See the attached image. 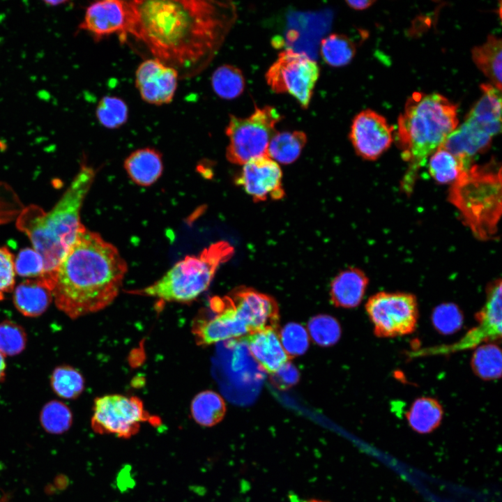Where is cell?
<instances>
[{
  "mask_svg": "<svg viewBox=\"0 0 502 502\" xmlns=\"http://www.w3.org/2000/svg\"><path fill=\"white\" fill-rule=\"evenodd\" d=\"M127 270L114 245L84 228L56 271L55 304L72 319L100 311L119 294Z\"/></svg>",
  "mask_w": 502,
  "mask_h": 502,
  "instance_id": "2",
  "label": "cell"
},
{
  "mask_svg": "<svg viewBox=\"0 0 502 502\" xmlns=\"http://www.w3.org/2000/svg\"><path fill=\"white\" fill-rule=\"evenodd\" d=\"M271 374L273 383L281 389H286L295 385L299 379L297 369L289 361Z\"/></svg>",
  "mask_w": 502,
  "mask_h": 502,
  "instance_id": "41",
  "label": "cell"
},
{
  "mask_svg": "<svg viewBox=\"0 0 502 502\" xmlns=\"http://www.w3.org/2000/svg\"><path fill=\"white\" fill-rule=\"evenodd\" d=\"M365 310L379 337H395L412 333L416 328V297L405 292H379L372 296Z\"/></svg>",
  "mask_w": 502,
  "mask_h": 502,
  "instance_id": "10",
  "label": "cell"
},
{
  "mask_svg": "<svg viewBox=\"0 0 502 502\" xmlns=\"http://www.w3.org/2000/svg\"><path fill=\"white\" fill-rule=\"evenodd\" d=\"M307 328L312 340L319 346L333 345L341 335L338 321L328 315L320 314L312 317L308 322Z\"/></svg>",
  "mask_w": 502,
  "mask_h": 502,
  "instance_id": "35",
  "label": "cell"
},
{
  "mask_svg": "<svg viewBox=\"0 0 502 502\" xmlns=\"http://www.w3.org/2000/svg\"><path fill=\"white\" fill-rule=\"evenodd\" d=\"M14 264L15 273L21 277L36 279L41 277L44 273L43 259L33 248L20 250Z\"/></svg>",
  "mask_w": 502,
  "mask_h": 502,
  "instance_id": "39",
  "label": "cell"
},
{
  "mask_svg": "<svg viewBox=\"0 0 502 502\" xmlns=\"http://www.w3.org/2000/svg\"><path fill=\"white\" fill-rule=\"evenodd\" d=\"M375 1L371 0L347 1V4L353 9L360 10L371 6Z\"/></svg>",
  "mask_w": 502,
  "mask_h": 502,
  "instance_id": "42",
  "label": "cell"
},
{
  "mask_svg": "<svg viewBox=\"0 0 502 502\" xmlns=\"http://www.w3.org/2000/svg\"><path fill=\"white\" fill-rule=\"evenodd\" d=\"M443 417L441 404L435 398L429 397L415 400L406 413L409 426L420 434H428L436 429Z\"/></svg>",
  "mask_w": 502,
  "mask_h": 502,
  "instance_id": "24",
  "label": "cell"
},
{
  "mask_svg": "<svg viewBox=\"0 0 502 502\" xmlns=\"http://www.w3.org/2000/svg\"><path fill=\"white\" fill-rule=\"evenodd\" d=\"M210 308L212 315L197 318L192 324V332L197 344L208 346L248 334L229 296L213 297L210 301Z\"/></svg>",
  "mask_w": 502,
  "mask_h": 502,
  "instance_id": "11",
  "label": "cell"
},
{
  "mask_svg": "<svg viewBox=\"0 0 502 502\" xmlns=\"http://www.w3.org/2000/svg\"><path fill=\"white\" fill-rule=\"evenodd\" d=\"M40 421L43 429L52 434H61L70 429L73 423V414L64 403L52 400L42 409Z\"/></svg>",
  "mask_w": 502,
  "mask_h": 502,
  "instance_id": "34",
  "label": "cell"
},
{
  "mask_svg": "<svg viewBox=\"0 0 502 502\" xmlns=\"http://www.w3.org/2000/svg\"><path fill=\"white\" fill-rule=\"evenodd\" d=\"M492 140V137L465 121L446 138L440 147L451 153L470 167L473 157L487 151Z\"/></svg>",
  "mask_w": 502,
  "mask_h": 502,
  "instance_id": "18",
  "label": "cell"
},
{
  "mask_svg": "<svg viewBox=\"0 0 502 502\" xmlns=\"http://www.w3.org/2000/svg\"><path fill=\"white\" fill-rule=\"evenodd\" d=\"M96 116L105 128L116 129L126 123L128 119V107L119 97L105 96L98 102Z\"/></svg>",
  "mask_w": 502,
  "mask_h": 502,
  "instance_id": "33",
  "label": "cell"
},
{
  "mask_svg": "<svg viewBox=\"0 0 502 502\" xmlns=\"http://www.w3.org/2000/svg\"><path fill=\"white\" fill-rule=\"evenodd\" d=\"M246 339L252 355L267 372L274 373L289 361V357L282 347L277 330L250 333Z\"/></svg>",
  "mask_w": 502,
  "mask_h": 502,
  "instance_id": "20",
  "label": "cell"
},
{
  "mask_svg": "<svg viewBox=\"0 0 502 502\" xmlns=\"http://www.w3.org/2000/svg\"><path fill=\"white\" fill-rule=\"evenodd\" d=\"M1 186H2V185L1 184V185H0V192H1V191H2V190L6 187V185H4V186L3 187V188H1ZM6 201H6V200L1 201V200H0V224H1V223H3V222H7V221L10 220V218H12L13 216H14V215L16 214V213H17V212H15V211H6L5 210L6 207V208L10 207V206H1V203H4V202H6Z\"/></svg>",
  "mask_w": 502,
  "mask_h": 502,
  "instance_id": "43",
  "label": "cell"
},
{
  "mask_svg": "<svg viewBox=\"0 0 502 502\" xmlns=\"http://www.w3.org/2000/svg\"><path fill=\"white\" fill-rule=\"evenodd\" d=\"M306 142L303 131L277 132L269 142L267 155L277 163H292L301 155Z\"/></svg>",
  "mask_w": 502,
  "mask_h": 502,
  "instance_id": "27",
  "label": "cell"
},
{
  "mask_svg": "<svg viewBox=\"0 0 502 502\" xmlns=\"http://www.w3.org/2000/svg\"><path fill=\"white\" fill-rule=\"evenodd\" d=\"M282 116L273 107H256L248 117L231 115L225 129L229 143L226 150L227 160L243 165L248 161L268 156L269 142L277 132L276 124Z\"/></svg>",
  "mask_w": 502,
  "mask_h": 502,
  "instance_id": "7",
  "label": "cell"
},
{
  "mask_svg": "<svg viewBox=\"0 0 502 502\" xmlns=\"http://www.w3.org/2000/svg\"><path fill=\"white\" fill-rule=\"evenodd\" d=\"M14 257L6 247H0V301L13 290L15 282Z\"/></svg>",
  "mask_w": 502,
  "mask_h": 502,
  "instance_id": "40",
  "label": "cell"
},
{
  "mask_svg": "<svg viewBox=\"0 0 502 502\" xmlns=\"http://www.w3.org/2000/svg\"><path fill=\"white\" fill-rule=\"evenodd\" d=\"M472 57L477 67L501 91V39L489 35L485 43L472 50Z\"/></svg>",
  "mask_w": 502,
  "mask_h": 502,
  "instance_id": "25",
  "label": "cell"
},
{
  "mask_svg": "<svg viewBox=\"0 0 502 502\" xmlns=\"http://www.w3.org/2000/svg\"><path fill=\"white\" fill-rule=\"evenodd\" d=\"M448 199L476 237L492 238L501 213V166L492 162L470 167L452 183Z\"/></svg>",
  "mask_w": 502,
  "mask_h": 502,
  "instance_id": "5",
  "label": "cell"
},
{
  "mask_svg": "<svg viewBox=\"0 0 502 502\" xmlns=\"http://www.w3.org/2000/svg\"><path fill=\"white\" fill-rule=\"evenodd\" d=\"M471 366L476 375L485 381L496 380L501 376V350L496 342H489L476 347L471 358Z\"/></svg>",
  "mask_w": 502,
  "mask_h": 502,
  "instance_id": "28",
  "label": "cell"
},
{
  "mask_svg": "<svg viewBox=\"0 0 502 502\" xmlns=\"http://www.w3.org/2000/svg\"><path fill=\"white\" fill-rule=\"evenodd\" d=\"M26 342V333L20 325L8 320L0 323V352L4 356L20 353Z\"/></svg>",
  "mask_w": 502,
  "mask_h": 502,
  "instance_id": "38",
  "label": "cell"
},
{
  "mask_svg": "<svg viewBox=\"0 0 502 502\" xmlns=\"http://www.w3.org/2000/svg\"><path fill=\"white\" fill-rule=\"evenodd\" d=\"M367 284L368 278L360 269L349 268L342 271L331 282V301L337 307H355L360 303Z\"/></svg>",
  "mask_w": 502,
  "mask_h": 502,
  "instance_id": "21",
  "label": "cell"
},
{
  "mask_svg": "<svg viewBox=\"0 0 502 502\" xmlns=\"http://www.w3.org/2000/svg\"><path fill=\"white\" fill-rule=\"evenodd\" d=\"M6 364L4 356L0 352V382L5 378Z\"/></svg>",
  "mask_w": 502,
  "mask_h": 502,
  "instance_id": "44",
  "label": "cell"
},
{
  "mask_svg": "<svg viewBox=\"0 0 502 502\" xmlns=\"http://www.w3.org/2000/svg\"><path fill=\"white\" fill-rule=\"evenodd\" d=\"M52 299V289L40 278L25 280L15 287L13 293L15 307L29 317L42 314Z\"/></svg>",
  "mask_w": 502,
  "mask_h": 502,
  "instance_id": "22",
  "label": "cell"
},
{
  "mask_svg": "<svg viewBox=\"0 0 502 502\" xmlns=\"http://www.w3.org/2000/svg\"><path fill=\"white\" fill-rule=\"evenodd\" d=\"M356 51L355 44L344 34H330L321 40L320 45L324 61L333 67L347 65L354 57Z\"/></svg>",
  "mask_w": 502,
  "mask_h": 502,
  "instance_id": "31",
  "label": "cell"
},
{
  "mask_svg": "<svg viewBox=\"0 0 502 502\" xmlns=\"http://www.w3.org/2000/svg\"><path fill=\"white\" fill-rule=\"evenodd\" d=\"M145 422L156 425L160 420L150 415L137 397L112 394L94 400L91 426L96 434L128 439L137 434Z\"/></svg>",
  "mask_w": 502,
  "mask_h": 502,
  "instance_id": "8",
  "label": "cell"
},
{
  "mask_svg": "<svg viewBox=\"0 0 502 502\" xmlns=\"http://www.w3.org/2000/svg\"><path fill=\"white\" fill-rule=\"evenodd\" d=\"M393 130L383 116L373 110L365 109L353 119L349 138L359 156L374 160L391 145Z\"/></svg>",
  "mask_w": 502,
  "mask_h": 502,
  "instance_id": "12",
  "label": "cell"
},
{
  "mask_svg": "<svg viewBox=\"0 0 502 502\" xmlns=\"http://www.w3.org/2000/svg\"><path fill=\"white\" fill-rule=\"evenodd\" d=\"M501 280L492 282L487 288L486 302L477 314L478 325L457 343L436 351L450 352L475 347L482 342H496L501 339Z\"/></svg>",
  "mask_w": 502,
  "mask_h": 502,
  "instance_id": "13",
  "label": "cell"
},
{
  "mask_svg": "<svg viewBox=\"0 0 502 502\" xmlns=\"http://www.w3.org/2000/svg\"><path fill=\"white\" fill-rule=\"evenodd\" d=\"M50 383L54 393L65 399L77 397L84 388V380L81 373L68 365L55 368Z\"/></svg>",
  "mask_w": 502,
  "mask_h": 502,
  "instance_id": "32",
  "label": "cell"
},
{
  "mask_svg": "<svg viewBox=\"0 0 502 502\" xmlns=\"http://www.w3.org/2000/svg\"><path fill=\"white\" fill-rule=\"evenodd\" d=\"M305 502H328V501L313 499H310L308 501H306Z\"/></svg>",
  "mask_w": 502,
  "mask_h": 502,
  "instance_id": "46",
  "label": "cell"
},
{
  "mask_svg": "<svg viewBox=\"0 0 502 502\" xmlns=\"http://www.w3.org/2000/svg\"><path fill=\"white\" fill-rule=\"evenodd\" d=\"M178 79L175 69L155 58L142 61L135 72V86L142 99L155 105L173 100Z\"/></svg>",
  "mask_w": 502,
  "mask_h": 502,
  "instance_id": "15",
  "label": "cell"
},
{
  "mask_svg": "<svg viewBox=\"0 0 502 502\" xmlns=\"http://www.w3.org/2000/svg\"><path fill=\"white\" fill-rule=\"evenodd\" d=\"M126 36L143 43L179 78L204 70L222 45L236 18L228 1L203 0L127 1Z\"/></svg>",
  "mask_w": 502,
  "mask_h": 502,
  "instance_id": "1",
  "label": "cell"
},
{
  "mask_svg": "<svg viewBox=\"0 0 502 502\" xmlns=\"http://www.w3.org/2000/svg\"><path fill=\"white\" fill-rule=\"evenodd\" d=\"M123 166L135 184L145 187L155 183L163 170L160 153L149 147L132 152L125 160Z\"/></svg>",
  "mask_w": 502,
  "mask_h": 502,
  "instance_id": "23",
  "label": "cell"
},
{
  "mask_svg": "<svg viewBox=\"0 0 502 502\" xmlns=\"http://www.w3.org/2000/svg\"><path fill=\"white\" fill-rule=\"evenodd\" d=\"M128 21L127 1H98L86 8L79 29L87 31L96 40L116 33L123 40L127 37Z\"/></svg>",
  "mask_w": 502,
  "mask_h": 502,
  "instance_id": "17",
  "label": "cell"
},
{
  "mask_svg": "<svg viewBox=\"0 0 502 502\" xmlns=\"http://www.w3.org/2000/svg\"><path fill=\"white\" fill-rule=\"evenodd\" d=\"M211 82L215 94L225 100L238 97L243 93L245 86L241 70L229 64L218 67L212 74Z\"/></svg>",
  "mask_w": 502,
  "mask_h": 502,
  "instance_id": "29",
  "label": "cell"
},
{
  "mask_svg": "<svg viewBox=\"0 0 502 502\" xmlns=\"http://www.w3.org/2000/svg\"><path fill=\"white\" fill-rule=\"evenodd\" d=\"M233 254L234 248L228 242H215L198 254L176 263L154 283L129 293L165 302L190 303L208 289L218 268Z\"/></svg>",
  "mask_w": 502,
  "mask_h": 502,
  "instance_id": "6",
  "label": "cell"
},
{
  "mask_svg": "<svg viewBox=\"0 0 502 502\" xmlns=\"http://www.w3.org/2000/svg\"><path fill=\"white\" fill-rule=\"evenodd\" d=\"M282 176L278 163L268 156H262L243 165L236 183L255 201L280 199L284 195Z\"/></svg>",
  "mask_w": 502,
  "mask_h": 502,
  "instance_id": "14",
  "label": "cell"
},
{
  "mask_svg": "<svg viewBox=\"0 0 502 502\" xmlns=\"http://www.w3.org/2000/svg\"><path fill=\"white\" fill-rule=\"evenodd\" d=\"M480 87L482 95L465 121L493 137L501 130V93L492 84H483Z\"/></svg>",
  "mask_w": 502,
  "mask_h": 502,
  "instance_id": "19",
  "label": "cell"
},
{
  "mask_svg": "<svg viewBox=\"0 0 502 502\" xmlns=\"http://www.w3.org/2000/svg\"><path fill=\"white\" fill-rule=\"evenodd\" d=\"M44 3L47 6H59L61 4L65 3H66V1H60V0H56V1L52 0V1H45Z\"/></svg>",
  "mask_w": 502,
  "mask_h": 502,
  "instance_id": "45",
  "label": "cell"
},
{
  "mask_svg": "<svg viewBox=\"0 0 502 502\" xmlns=\"http://www.w3.org/2000/svg\"><path fill=\"white\" fill-rule=\"evenodd\" d=\"M195 422L203 427H213L225 417L226 405L223 398L212 390H204L195 396L190 404Z\"/></svg>",
  "mask_w": 502,
  "mask_h": 502,
  "instance_id": "26",
  "label": "cell"
},
{
  "mask_svg": "<svg viewBox=\"0 0 502 502\" xmlns=\"http://www.w3.org/2000/svg\"><path fill=\"white\" fill-rule=\"evenodd\" d=\"M94 178V169L83 165L50 211L33 205L24 208L17 218V228L27 235L43 259L44 273L40 278L52 289L61 261L85 228L80 211Z\"/></svg>",
  "mask_w": 502,
  "mask_h": 502,
  "instance_id": "3",
  "label": "cell"
},
{
  "mask_svg": "<svg viewBox=\"0 0 502 502\" xmlns=\"http://www.w3.org/2000/svg\"><path fill=\"white\" fill-rule=\"evenodd\" d=\"M431 320L434 328L439 333L452 335L462 328L464 317L457 305L452 303H444L434 309Z\"/></svg>",
  "mask_w": 502,
  "mask_h": 502,
  "instance_id": "36",
  "label": "cell"
},
{
  "mask_svg": "<svg viewBox=\"0 0 502 502\" xmlns=\"http://www.w3.org/2000/svg\"><path fill=\"white\" fill-rule=\"evenodd\" d=\"M468 167L461 160L441 147L431 155L429 172L439 183H452Z\"/></svg>",
  "mask_w": 502,
  "mask_h": 502,
  "instance_id": "30",
  "label": "cell"
},
{
  "mask_svg": "<svg viewBox=\"0 0 502 502\" xmlns=\"http://www.w3.org/2000/svg\"><path fill=\"white\" fill-rule=\"evenodd\" d=\"M229 296L248 333L277 329L278 307L272 297L247 287H240Z\"/></svg>",
  "mask_w": 502,
  "mask_h": 502,
  "instance_id": "16",
  "label": "cell"
},
{
  "mask_svg": "<svg viewBox=\"0 0 502 502\" xmlns=\"http://www.w3.org/2000/svg\"><path fill=\"white\" fill-rule=\"evenodd\" d=\"M457 125V106L443 96L415 92L408 98L397 132L402 157L409 166L402 183L404 190L411 191L418 170Z\"/></svg>",
  "mask_w": 502,
  "mask_h": 502,
  "instance_id": "4",
  "label": "cell"
},
{
  "mask_svg": "<svg viewBox=\"0 0 502 502\" xmlns=\"http://www.w3.org/2000/svg\"><path fill=\"white\" fill-rule=\"evenodd\" d=\"M319 76V68L315 61L303 52L287 49L280 52L265 77L273 92L291 95L306 109Z\"/></svg>",
  "mask_w": 502,
  "mask_h": 502,
  "instance_id": "9",
  "label": "cell"
},
{
  "mask_svg": "<svg viewBox=\"0 0 502 502\" xmlns=\"http://www.w3.org/2000/svg\"><path fill=\"white\" fill-rule=\"evenodd\" d=\"M279 337L282 347L289 358L303 354L308 348V333L299 324H287L280 330Z\"/></svg>",
  "mask_w": 502,
  "mask_h": 502,
  "instance_id": "37",
  "label": "cell"
}]
</instances>
